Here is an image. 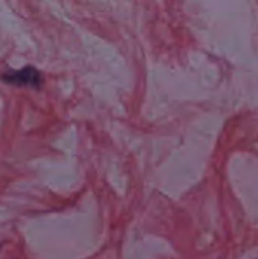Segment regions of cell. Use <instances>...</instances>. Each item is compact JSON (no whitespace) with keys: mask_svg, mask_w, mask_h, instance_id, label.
I'll return each mask as SVG.
<instances>
[{"mask_svg":"<svg viewBox=\"0 0 258 259\" xmlns=\"http://www.w3.org/2000/svg\"><path fill=\"white\" fill-rule=\"evenodd\" d=\"M3 80L14 83V85H21V87H33L38 88L43 82V77L40 74V71L33 67H24L21 70H15V71H6L2 76Z\"/></svg>","mask_w":258,"mask_h":259,"instance_id":"obj_1","label":"cell"}]
</instances>
